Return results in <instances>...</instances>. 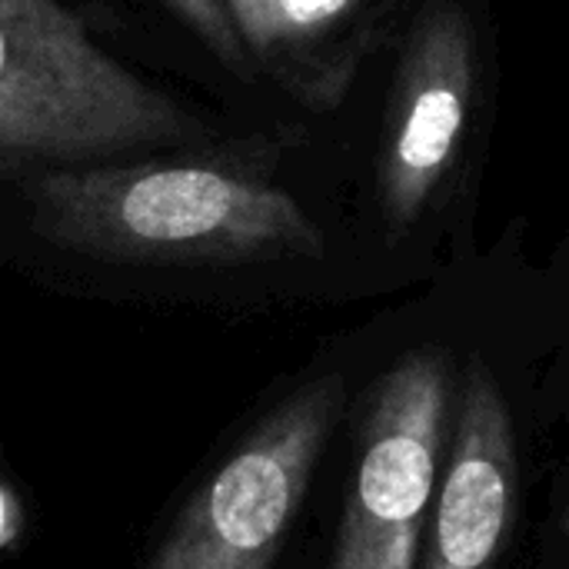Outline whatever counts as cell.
I'll list each match as a JSON object with an SVG mask.
<instances>
[{
	"mask_svg": "<svg viewBox=\"0 0 569 569\" xmlns=\"http://www.w3.org/2000/svg\"><path fill=\"white\" fill-rule=\"evenodd\" d=\"M260 140L180 147L17 183L33 230L83 257L150 267H243L323 253L307 210L273 183Z\"/></svg>",
	"mask_w": 569,
	"mask_h": 569,
	"instance_id": "cell-1",
	"label": "cell"
},
{
	"mask_svg": "<svg viewBox=\"0 0 569 569\" xmlns=\"http://www.w3.org/2000/svg\"><path fill=\"white\" fill-rule=\"evenodd\" d=\"M210 140L190 107L113 60L60 0H0V183Z\"/></svg>",
	"mask_w": 569,
	"mask_h": 569,
	"instance_id": "cell-2",
	"label": "cell"
},
{
	"mask_svg": "<svg viewBox=\"0 0 569 569\" xmlns=\"http://www.w3.org/2000/svg\"><path fill=\"white\" fill-rule=\"evenodd\" d=\"M343 407L337 377L283 400L190 500L147 569H270Z\"/></svg>",
	"mask_w": 569,
	"mask_h": 569,
	"instance_id": "cell-3",
	"label": "cell"
},
{
	"mask_svg": "<svg viewBox=\"0 0 569 569\" xmlns=\"http://www.w3.org/2000/svg\"><path fill=\"white\" fill-rule=\"evenodd\" d=\"M450 420V360L420 347L373 387L330 569H417Z\"/></svg>",
	"mask_w": 569,
	"mask_h": 569,
	"instance_id": "cell-4",
	"label": "cell"
},
{
	"mask_svg": "<svg viewBox=\"0 0 569 569\" xmlns=\"http://www.w3.org/2000/svg\"><path fill=\"white\" fill-rule=\"evenodd\" d=\"M477 87V43L457 3H430L407 33L383 123L377 197L390 230H410L457 163Z\"/></svg>",
	"mask_w": 569,
	"mask_h": 569,
	"instance_id": "cell-5",
	"label": "cell"
},
{
	"mask_svg": "<svg viewBox=\"0 0 569 569\" xmlns=\"http://www.w3.org/2000/svg\"><path fill=\"white\" fill-rule=\"evenodd\" d=\"M517 513V440L510 407L483 360L470 363L440 490H433L417 569H490Z\"/></svg>",
	"mask_w": 569,
	"mask_h": 569,
	"instance_id": "cell-6",
	"label": "cell"
},
{
	"mask_svg": "<svg viewBox=\"0 0 569 569\" xmlns=\"http://www.w3.org/2000/svg\"><path fill=\"white\" fill-rule=\"evenodd\" d=\"M383 0H220L253 70L307 107L343 97Z\"/></svg>",
	"mask_w": 569,
	"mask_h": 569,
	"instance_id": "cell-7",
	"label": "cell"
},
{
	"mask_svg": "<svg viewBox=\"0 0 569 569\" xmlns=\"http://www.w3.org/2000/svg\"><path fill=\"white\" fill-rule=\"evenodd\" d=\"M160 3L207 47V53L223 70H230L240 80H250L253 63H250L227 10L220 7V0H160Z\"/></svg>",
	"mask_w": 569,
	"mask_h": 569,
	"instance_id": "cell-8",
	"label": "cell"
},
{
	"mask_svg": "<svg viewBox=\"0 0 569 569\" xmlns=\"http://www.w3.org/2000/svg\"><path fill=\"white\" fill-rule=\"evenodd\" d=\"M0 533H3V497H0Z\"/></svg>",
	"mask_w": 569,
	"mask_h": 569,
	"instance_id": "cell-9",
	"label": "cell"
},
{
	"mask_svg": "<svg viewBox=\"0 0 569 569\" xmlns=\"http://www.w3.org/2000/svg\"><path fill=\"white\" fill-rule=\"evenodd\" d=\"M563 530H567V537H569V513H567V520H563Z\"/></svg>",
	"mask_w": 569,
	"mask_h": 569,
	"instance_id": "cell-10",
	"label": "cell"
}]
</instances>
